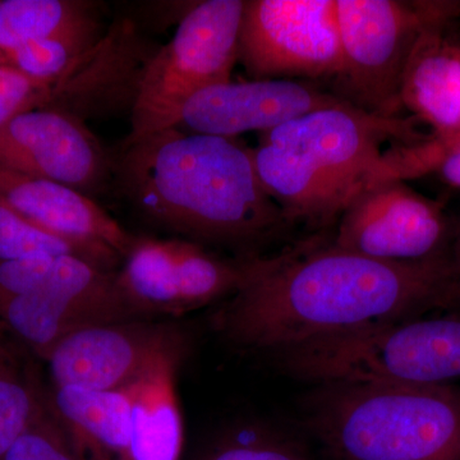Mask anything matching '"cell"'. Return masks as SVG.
<instances>
[{"label": "cell", "mask_w": 460, "mask_h": 460, "mask_svg": "<svg viewBox=\"0 0 460 460\" xmlns=\"http://www.w3.org/2000/svg\"><path fill=\"white\" fill-rule=\"evenodd\" d=\"M63 102L62 81L41 83L0 66V128L25 111L35 109L60 111Z\"/></svg>", "instance_id": "603a6c76"}, {"label": "cell", "mask_w": 460, "mask_h": 460, "mask_svg": "<svg viewBox=\"0 0 460 460\" xmlns=\"http://www.w3.org/2000/svg\"><path fill=\"white\" fill-rule=\"evenodd\" d=\"M186 339L160 354L126 387L131 402L126 460H180L183 420L177 392Z\"/></svg>", "instance_id": "5bb4252c"}, {"label": "cell", "mask_w": 460, "mask_h": 460, "mask_svg": "<svg viewBox=\"0 0 460 460\" xmlns=\"http://www.w3.org/2000/svg\"><path fill=\"white\" fill-rule=\"evenodd\" d=\"M305 422L334 460H460V389L317 384Z\"/></svg>", "instance_id": "277c9868"}, {"label": "cell", "mask_w": 460, "mask_h": 460, "mask_svg": "<svg viewBox=\"0 0 460 460\" xmlns=\"http://www.w3.org/2000/svg\"><path fill=\"white\" fill-rule=\"evenodd\" d=\"M95 29H102L95 3L0 0V49Z\"/></svg>", "instance_id": "ac0fdd59"}, {"label": "cell", "mask_w": 460, "mask_h": 460, "mask_svg": "<svg viewBox=\"0 0 460 460\" xmlns=\"http://www.w3.org/2000/svg\"><path fill=\"white\" fill-rule=\"evenodd\" d=\"M238 62L255 81L337 80V0H246Z\"/></svg>", "instance_id": "52a82bcc"}, {"label": "cell", "mask_w": 460, "mask_h": 460, "mask_svg": "<svg viewBox=\"0 0 460 460\" xmlns=\"http://www.w3.org/2000/svg\"><path fill=\"white\" fill-rule=\"evenodd\" d=\"M339 98L366 113L399 118L411 57L426 33L447 25L459 3L337 0Z\"/></svg>", "instance_id": "5b68a950"}, {"label": "cell", "mask_w": 460, "mask_h": 460, "mask_svg": "<svg viewBox=\"0 0 460 460\" xmlns=\"http://www.w3.org/2000/svg\"><path fill=\"white\" fill-rule=\"evenodd\" d=\"M243 9V0H205L190 8L172 40L159 47L145 68L124 142L177 127L193 95L230 83Z\"/></svg>", "instance_id": "8992f818"}, {"label": "cell", "mask_w": 460, "mask_h": 460, "mask_svg": "<svg viewBox=\"0 0 460 460\" xmlns=\"http://www.w3.org/2000/svg\"><path fill=\"white\" fill-rule=\"evenodd\" d=\"M50 410L83 460H126L131 402L127 389L56 387Z\"/></svg>", "instance_id": "9a60e30c"}, {"label": "cell", "mask_w": 460, "mask_h": 460, "mask_svg": "<svg viewBox=\"0 0 460 460\" xmlns=\"http://www.w3.org/2000/svg\"><path fill=\"white\" fill-rule=\"evenodd\" d=\"M420 141L408 120L343 102L262 132L252 153L260 180L289 222L329 230L363 190L435 166L431 144Z\"/></svg>", "instance_id": "3957f363"}, {"label": "cell", "mask_w": 460, "mask_h": 460, "mask_svg": "<svg viewBox=\"0 0 460 460\" xmlns=\"http://www.w3.org/2000/svg\"><path fill=\"white\" fill-rule=\"evenodd\" d=\"M120 192L142 215L195 243L244 259L295 228L265 189L252 148L171 127L123 142L113 157Z\"/></svg>", "instance_id": "7a4b0ae2"}, {"label": "cell", "mask_w": 460, "mask_h": 460, "mask_svg": "<svg viewBox=\"0 0 460 460\" xmlns=\"http://www.w3.org/2000/svg\"><path fill=\"white\" fill-rule=\"evenodd\" d=\"M310 81L260 80L215 84L184 105L177 128L233 138L241 133L268 132L320 109L343 104Z\"/></svg>", "instance_id": "7c38bea8"}, {"label": "cell", "mask_w": 460, "mask_h": 460, "mask_svg": "<svg viewBox=\"0 0 460 460\" xmlns=\"http://www.w3.org/2000/svg\"><path fill=\"white\" fill-rule=\"evenodd\" d=\"M450 256H452L454 274H456V288H458V314H460V219L454 220V232L452 238V246H450Z\"/></svg>", "instance_id": "4316f807"}, {"label": "cell", "mask_w": 460, "mask_h": 460, "mask_svg": "<svg viewBox=\"0 0 460 460\" xmlns=\"http://www.w3.org/2000/svg\"><path fill=\"white\" fill-rule=\"evenodd\" d=\"M44 401L0 339V460L26 431Z\"/></svg>", "instance_id": "44dd1931"}, {"label": "cell", "mask_w": 460, "mask_h": 460, "mask_svg": "<svg viewBox=\"0 0 460 460\" xmlns=\"http://www.w3.org/2000/svg\"><path fill=\"white\" fill-rule=\"evenodd\" d=\"M0 339H2V337H0Z\"/></svg>", "instance_id": "83f0119b"}, {"label": "cell", "mask_w": 460, "mask_h": 460, "mask_svg": "<svg viewBox=\"0 0 460 460\" xmlns=\"http://www.w3.org/2000/svg\"><path fill=\"white\" fill-rule=\"evenodd\" d=\"M57 257L0 260V311L17 296L31 292L50 274Z\"/></svg>", "instance_id": "d4e9b609"}, {"label": "cell", "mask_w": 460, "mask_h": 460, "mask_svg": "<svg viewBox=\"0 0 460 460\" xmlns=\"http://www.w3.org/2000/svg\"><path fill=\"white\" fill-rule=\"evenodd\" d=\"M131 320L141 319L120 292L117 271L74 256L57 257L40 286L0 311V321L42 359L78 330Z\"/></svg>", "instance_id": "ba28073f"}, {"label": "cell", "mask_w": 460, "mask_h": 460, "mask_svg": "<svg viewBox=\"0 0 460 460\" xmlns=\"http://www.w3.org/2000/svg\"><path fill=\"white\" fill-rule=\"evenodd\" d=\"M104 35L102 29L87 30L0 49V66L31 80L54 83L68 74Z\"/></svg>", "instance_id": "ffe728a7"}, {"label": "cell", "mask_w": 460, "mask_h": 460, "mask_svg": "<svg viewBox=\"0 0 460 460\" xmlns=\"http://www.w3.org/2000/svg\"><path fill=\"white\" fill-rule=\"evenodd\" d=\"M438 168L445 181L453 186L460 187V135L450 138L449 147Z\"/></svg>", "instance_id": "484cf974"}, {"label": "cell", "mask_w": 460, "mask_h": 460, "mask_svg": "<svg viewBox=\"0 0 460 460\" xmlns=\"http://www.w3.org/2000/svg\"><path fill=\"white\" fill-rule=\"evenodd\" d=\"M0 199L42 228L75 241L107 246L123 260L136 238L89 196L2 164Z\"/></svg>", "instance_id": "4fadbf2b"}, {"label": "cell", "mask_w": 460, "mask_h": 460, "mask_svg": "<svg viewBox=\"0 0 460 460\" xmlns=\"http://www.w3.org/2000/svg\"><path fill=\"white\" fill-rule=\"evenodd\" d=\"M443 29L426 33L414 51L402 102L428 119L441 138H453L460 135V57L441 41Z\"/></svg>", "instance_id": "2e32d148"}, {"label": "cell", "mask_w": 460, "mask_h": 460, "mask_svg": "<svg viewBox=\"0 0 460 460\" xmlns=\"http://www.w3.org/2000/svg\"><path fill=\"white\" fill-rule=\"evenodd\" d=\"M117 283L127 304L140 319L183 314L172 239L136 237L117 271Z\"/></svg>", "instance_id": "e0dca14e"}, {"label": "cell", "mask_w": 460, "mask_h": 460, "mask_svg": "<svg viewBox=\"0 0 460 460\" xmlns=\"http://www.w3.org/2000/svg\"><path fill=\"white\" fill-rule=\"evenodd\" d=\"M183 332L163 323L131 320L78 330L48 354L54 387L117 392L131 385Z\"/></svg>", "instance_id": "8fae6325"}, {"label": "cell", "mask_w": 460, "mask_h": 460, "mask_svg": "<svg viewBox=\"0 0 460 460\" xmlns=\"http://www.w3.org/2000/svg\"><path fill=\"white\" fill-rule=\"evenodd\" d=\"M60 256L77 257L107 271H118L123 263V257L111 248L58 235L0 199V260Z\"/></svg>", "instance_id": "d6986e66"}, {"label": "cell", "mask_w": 460, "mask_h": 460, "mask_svg": "<svg viewBox=\"0 0 460 460\" xmlns=\"http://www.w3.org/2000/svg\"><path fill=\"white\" fill-rule=\"evenodd\" d=\"M199 460H316L289 435L269 426L233 429L215 440Z\"/></svg>", "instance_id": "7402d4cb"}, {"label": "cell", "mask_w": 460, "mask_h": 460, "mask_svg": "<svg viewBox=\"0 0 460 460\" xmlns=\"http://www.w3.org/2000/svg\"><path fill=\"white\" fill-rule=\"evenodd\" d=\"M3 460H83L75 452L62 426L44 402Z\"/></svg>", "instance_id": "cb8c5ba5"}, {"label": "cell", "mask_w": 460, "mask_h": 460, "mask_svg": "<svg viewBox=\"0 0 460 460\" xmlns=\"http://www.w3.org/2000/svg\"><path fill=\"white\" fill-rule=\"evenodd\" d=\"M458 314L450 252L387 262L347 252L317 233L257 260L246 283L214 317L228 343L274 354L376 323Z\"/></svg>", "instance_id": "6da1fadb"}, {"label": "cell", "mask_w": 460, "mask_h": 460, "mask_svg": "<svg viewBox=\"0 0 460 460\" xmlns=\"http://www.w3.org/2000/svg\"><path fill=\"white\" fill-rule=\"evenodd\" d=\"M0 164L91 196L114 177L109 155L84 120L56 109L17 115L0 128Z\"/></svg>", "instance_id": "30bf717a"}, {"label": "cell", "mask_w": 460, "mask_h": 460, "mask_svg": "<svg viewBox=\"0 0 460 460\" xmlns=\"http://www.w3.org/2000/svg\"><path fill=\"white\" fill-rule=\"evenodd\" d=\"M334 228L332 244L347 252L387 262H420L450 252L454 220L440 205L392 180L363 190Z\"/></svg>", "instance_id": "9c48e42d"}]
</instances>
